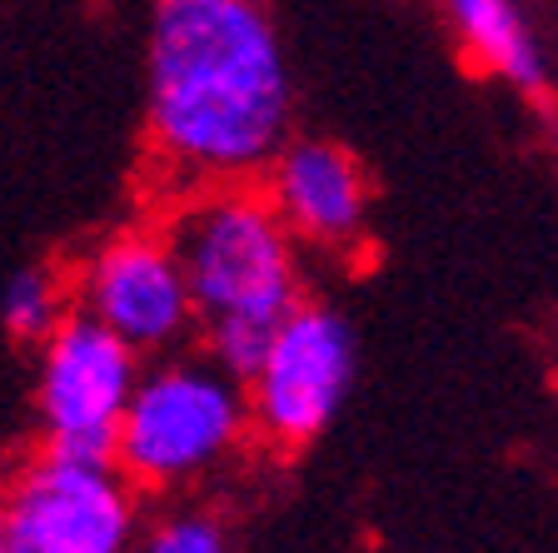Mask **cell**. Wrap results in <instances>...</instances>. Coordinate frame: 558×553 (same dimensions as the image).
<instances>
[{"mask_svg":"<svg viewBox=\"0 0 558 553\" xmlns=\"http://www.w3.org/2000/svg\"><path fill=\"white\" fill-rule=\"evenodd\" d=\"M174 260L185 269L190 310L205 324L275 329L300 304L294 235L269 195L240 184H209L165 225Z\"/></svg>","mask_w":558,"mask_h":553,"instance_id":"2","label":"cell"},{"mask_svg":"<svg viewBox=\"0 0 558 553\" xmlns=\"http://www.w3.org/2000/svg\"><path fill=\"white\" fill-rule=\"evenodd\" d=\"M269 170V205L290 225V235H304L314 244L354 240L369 209V184L354 155H344L329 140H284Z\"/></svg>","mask_w":558,"mask_h":553,"instance_id":"8","label":"cell"},{"mask_svg":"<svg viewBox=\"0 0 558 553\" xmlns=\"http://www.w3.org/2000/svg\"><path fill=\"white\" fill-rule=\"evenodd\" d=\"M354 384V329L325 304H294L250 374V414L279 449H304L335 424Z\"/></svg>","mask_w":558,"mask_h":553,"instance_id":"5","label":"cell"},{"mask_svg":"<svg viewBox=\"0 0 558 553\" xmlns=\"http://www.w3.org/2000/svg\"><path fill=\"white\" fill-rule=\"evenodd\" d=\"M449 15L464 35V46L488 70H499L504 81L523 85V91L544 85V56H538L534 35L523 31L513 0H449Z\"/></svg>","mask_w":558,"mask_h":553,"instance_id":"9","label":"cell"},{"mask_svg":"<svg viewBox=\"0 0 558 553\" xmlns=\"http://www.w3.org/2000/svg\"><path fill=\"white\" fill-rule=\"evenodd\" d=\"M155 553H220L225 549V529L209 514H174L160 529L150 533Z\"/></svg>","mask_w":558,"mask_h":553,"instance_id":"11","label":"cell"},{"mask_svg":"<svg viewBox=\"0 0 558 553\" xmlns=\"http://www.w3.org/2000/svg\"><path fill=\"white\" fill-rule=\"evenodd\" d=\"M40 424L46 454L85 464H116V424L140 380L135 349L85 310L40 339Z\"/></svg>","mask_w":558,"mask_h":553,"instance_id":"4","label":"cell"},{"mask_svg":"<svg viewBox=\"0 0 558 553\" xmlns=\"http://www.w3.org/2000/svg\"><path fill=\"white\" fill-rule=\"evenodd\" d=\"M11 553H120L135 533V504L116 464L46 454L0 508Z\"/></svg>","mask_w":558,"mask_h":553,"instance_id":"6","label":"cell"},{"mask_svg":"<svg viewBox=\"0 0 558 553\" xmlns=\"http://www.w3.org/2000/svg\"><path fill=\"white\" fill-rule=\"evenodd\" d=\"M290 65L259 0H155L150 140L190 184H240L290 140Z\"/></svg>","mask_w":558,"mask_h":553,"instance_id":"1","label":"cell"},{"mask_svg":"<svg viewBox=\"0 0 558 553\" xmlns=\"http://www.w3.org/2000/svg\"><path fill=\"white\" fill-rule=\"evenodd\" d=\"M0 553H11V539H5V519H0Z\"/></svg>","mask_w":558,"mask_h":553,"instance_id":"12","label":"cell"},{"mask_svg":"<svg viewBox=\"0 0 558 553\" xmlns=\"http://www.w3.org/2000/svg\"><path fill=\"white\" fill-rule=\"evenodd\" d=\"M0 320L15 339H46L60 320H65V294H60V279L50 269H21L5 285V300H0Z\"/></svg>","mask_w":558,"mask_h":553,"instance_id":"10","label":"cell"},{"mask_svg":"<svg viewBox=\"0 0 558 553\" xmlns=\"http://www.w3.org/2000/svg\"><path fill=\"white\" fill-rule=\"evenodd\" d=\"M81 310L100 320L130 349H165L190 329L185 269L165 235H120L110 240L81 279Z\"/></svg>","mask_w":558,"mask_h":553,"instance_id":"7","label":"cell"},{"mask_svg":"<svg viewBox=\"0 0 558 553\" xmlns=\"http://www.w3.org/2000/svg\"><path fill=\"white\" fill-rule=\"evenodd\" d=\"M244 394L215 364H160L135 380L116 424V469L145 489L209 473L244 434Z\"/></svg>","mask_w":558,"mask_h":553,"instance_id":"3","label":"cell"}]
</instances>
